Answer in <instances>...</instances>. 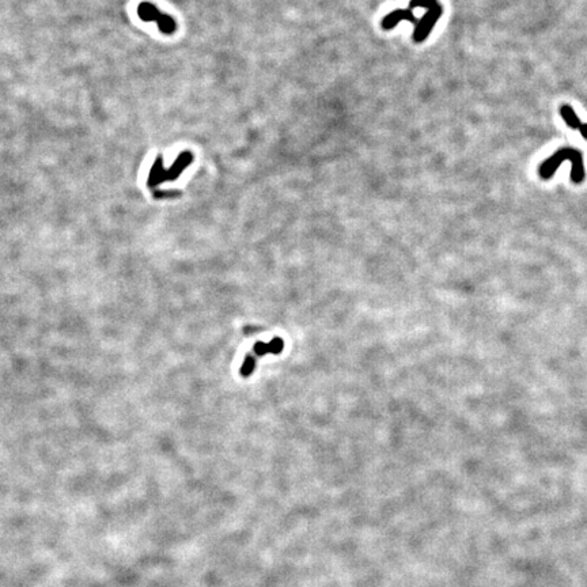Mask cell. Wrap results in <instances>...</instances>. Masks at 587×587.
<instances>
[{
    "label": "cell",
    "mask_w": 587,
    "mask_h": 587,
    "mask_svg": "<svg viewBox=\"0 0 587 587\" xmlns=\"http://www.w3.org/2000/svg\"><path fill=\"white\" fill-rule=\"evenodd\" d=\"M560 111H561V116L564 118V121L567 122L571 128L579 129L582 136L585 139H587V124H583V122L579 120V117L576 116L575 111L572 110V108H571V106H563Z\"/></svg>",
    "instance_id": "4"
},
{
    "label": "cell",
    "mask_w": 587,
    "mask_h": 587,
    "mask_svg": "<svg viewBox=\"0 0 587 587\" xmlns=\"http://www.w3.org/2000/svg\"><path fill=\"white\" fill-rule=\"evenodd\" d=\"M564 161L572 162V181L574 183L583 181V178H585V167H583L582 155L579 154V151L572 150V148L560 150L559 152H556L554 155L550 156L548 161L544 162L541 167H540V176L543 178H550L553 176V173L557 170L560 163H563Z\"/></svg>",
    "instance_id": "2"
},
{
    "label": "cell",
    "mask_w": 587,
    "mask_h": 587,
    "mask_svg": "<svg viewBox=\"0 0 587 587\" xmlns=\"http://www.w3.org/2000/svg\"><path fill=\"white\" fill-rule=\"evenodd\" d=\"M138 15L146 22H155L162 34L172 36L177 30V23L170 15L162 12L155 4L150 1H142L138 6Z\"/></svg>",
    "instance_id": "3"
},
{
    "label": "cell",
    "mask_w": 587,
    "mask_h": 587,
    "mask_svg": "<svg viewBox=\"0 0 587 587\" xmlns=\"http://www.w3.org/2000/svg\"><path fill=\"white\" fill-rule=\"evenodd\" d=\"M253 370H255V358L248 355L244 366H242V368H241V374H242L244 377H249L250 374L253 372Z\"/></svg>",
    "instance_id": "6"
},
{
    "label": "cell",
    "mask_w": 587,
    "mask_h": 587,
    "mask_svg": "<svg viewBox=\"0 0 587 587\" xmlns=\"http://www.w3.org/2000/svg\"><path fill=\"white\" fill-rule=\"evenodd\" d=\"M193 161V155L190 154V151H183L178 155L177 161L173 163V166L166 170L163 167V159L161 155H158V158L154 162V165L151 167L150 176L147 180V185L148 188L154 189L156 188L159 183H166V181H174L180 177V174L186 169V167L192 163Z\"/></svg>",
    "instance_id": "1"
},
{
    "label": "cell",
    "mask_w": 587,
    "mask_h": 587,
    "mask_svg": "<svg viewBox=\"0 0 587 587\" xmlns=\"http://www.w3.org/2000/svg\"><path fill=\"white\" fill-rule=\"evenodd\" d=\"M283 347H284V343H283V340H280L279 337L273 338L271 343H257L255 345V351L256 354L258 355V356H261V355H265V354H280L283 351Z\"/></svg>",
    "instance_id": "5"
}]
</instances>
